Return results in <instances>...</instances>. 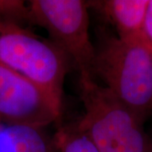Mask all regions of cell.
<instances>
[{"mask_svg": "<svg viewBox=\"0 0 152 152\" xmlns=\"http://www.w3.org/2000/svg\"><path fill=\"white\" fill-rule=\"evenodd\" d=\"M92 75L141 120L152 113V49L142 39H105L96 50Z\"/></svg>", "mask_w": 152, "mask_h": 152, "instance_id": "obj_1", "label": "cell"}, {"mask_svg": "<svg viewBox=\"0 0 152 152\" xmlns=\"http://www.w3.org/2000/svg\"><path fill=\"white\" fill-rule=\"evenodd\" d=\"M85 113L77 121L98 152H152L144 121L93 77L80 78Z\"/></svg>", "mask_w": 152, "mask_h": 152, "instance_id": "obj_2", "label": "cell"}, {"mask_svg": "<svg viewBox=\"0 0 152 152\" xmlns=\"http://www.w3.org/2000/svg\"><path fill=\"white\" fill-rule=\"evenodd\" d=\"M69 59L50 40L16 23L0 21V64L26 76L62 105Z\"/></svg>", "mask_w": 152, "mask_h": 152, "instance_id": "obj_3", "label": "cell"}, {"mask_svg": "<svg viewBox=\"0 0 152 152\" xmlns=\"http://www.w3.org/2000/svg\"><path fill=\"white\" fill-rule=\"evenodd\" d=\"M29 20L44 28L50 41L64 52L80 73L93 77L96 49L89 33L88 2L83 0H32Z\"/></svg>", "mask_w": 152, "mask_h": 152, "instance_id": "obj_4", "label": "cell"}, {"mask_svg": "<svg viewBox=\"0 0 152 152\" xmlns=\"http://www.w3.org/2000/svg\"><path fill=\"white\" fill-rule=\"evenodd\" d=\"M62 105L26 76L0 64V118L42 129L59 119Z\"/></svg>", "mask_w": 152, "mask_h": 152, "instance_id": "obj_5", "label": "cell"}, {"mask_svg": "<svg viewBox=\"0 0 152 152\" xmlns=\"http://www.w3.org/2000/svg\"><path fill=\"white\" fill-rule=\"evenodd\" d=\"M149 0H104L88 2L95 6L116 28L118 37L142 39V29Z\"/></svg>", "mask_w": 152, "mask_h": 152, "instance_id": "obj_6", "label": "cell"}, {"mask_svg": "<svg viewBox=\"0 0 152 152\" xmlns=\"http://www.w3.org/2000/svg\"><path fill=\"white\" fill-rule=\"evenodd\" d=\"M1 152H56L53 140L42 129L9 125L0 133Z\"/></svg>", "mask_w": 152, "mask_h": 152, "instance_id": "obj_7", "label": "cell"}, {"mask_svg": "<svg viewBox=\"0 0 152 152\" xmlns=\"http://www.w3.org/2000/svg\"><path fill=\"white\" fill-rule=\"evenodd\" d=\"M53 140L56 152H98L77 122L60 127Z\"/></svg>", "mask_w": 152, "mask_h": 152, "instance_id": "obj_8", "label": "cell"}, {"mask_svg": "<svg viewBox=\"0 0 152 152\" xmlns=\"http://www.w3.org/2000/svg\"><path fill=\"white\" fill-rule=\"evenodd\" d=\"M25 20L30 21L28 5H26L24 1L0 0V21L21 25Z\"/></svg>", "mask_w": 152, "mask_h": 152, "instance_id": "obj_9", "label": "cell"}, {"mask_svg": "<svg viewBox=\"0 0 152 152\" xmlns=\"http://www.w3.org/2000/svg\"><path fill=\"white\" fill-rule=\"evenodd\" d=\"M142 40L152 49V0H149L142 29Z\"/></svg>", "mask_w": 152, "mask_h": 152, "instance_id": "obj_10", "label": "cell"}]
</instances>
